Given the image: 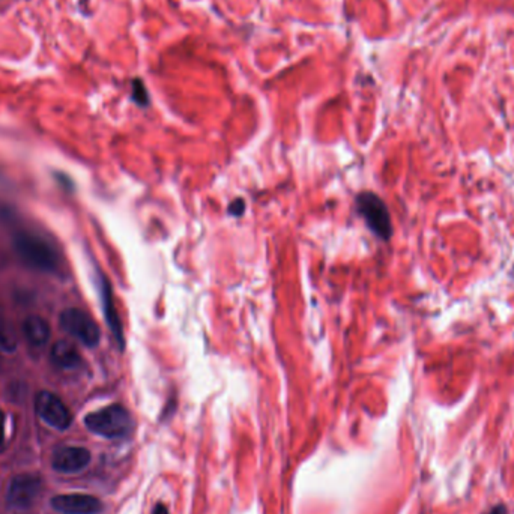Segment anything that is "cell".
Wrapping results in <instances>:
<instances>
[{
	"label": "cell",
	"mask_w": 514,
	"mask_h": 514,
	"mask_svg": "<svg viewBox=\"0 0 514 514\" xmlns=\"http://www.w3.org/2000/svg\"><path fill=\"white\" fill-rule=\"evenodd\" d=\"M52 362L62 370H75L82 367L83 358L75 344L68 340H59L52 346Z\"/></svg>",
	"instance_id": "obj_10"
},
{
	"label": "cell",
	"mask_w": 514,
	"mask_h": 514,
	"mask_svg": "<svg viewBox=\"0 0 514 514\" xmlns=\"http://www.w3.org/2000/svg\"><path fill=\"white\" fill-rule=\"evenodd\" d=\"M43 481L34 473H22L17 476L8 489V504L18 510L31 508L35 501L41 495Z\"/></svg>",
	"instance_id": "obj_6"
},
{
	"label": "cell",
	"mask_w": 514,
	"mask_h": 514,
	"mask_svg": "<svg viewBox=\"0 0 514 514\" xmlns=\"http://www.w3.org/2000/svg\"><path fill=\"white\" fill-rule=\"evenodd\" d=\"M61 325L73 339L80 342L86 348H96L100 344V326L86 311L75 307L66 309L61 314Z\"/></svg>",
	"instance_id": "obj_4"
},
{
	"label": "cell",
	"mask_w": 514,
	"mask_h": 514,
	"mask_svg": "<svg viewBox=\"0 0 514 514\" xmlns=\"http://www.w3.org/2000/svg\"><path fill=\"white\" fill-rule=\"evenodd\" d=\"M85 426L89 432L105 439H125L134 432V420L122 404H110L87 413Z\"/></svg>",
	"instance_id": "obj_2"
},
{
	"label": "cell",
	"mask_w": 514,
	"mask_h": 514,
	"mask_svg": "<svg viewBox=\"0 0 514 514\" xmlns=\"http://www.w3.org/2000/svg\"><path fill=\"white\" fill-rule=\"evenodd\" d=\"M52 507L62 514H100L104 508L100 499L83 493L57 495L52 499Z\"/></svg>",
	"instance_id": "obj_7"
},
{
	"label": "cell",
	"mask_w": 514,
	"mask_h": 514,
	"mask_svg": "<svg viewBox=\"0 0 514 514\" xmlns=\"http://www.w3.org/2000/svg\"><path fill=\"white\" fill-rule=\"evenodd\" d=\"M152 514H170L169 508H167L163 502H158L152 510Z\"/></svg>",
	"instance_id": "obj_14"
},
{
	"label": "cell",
	"mask_w": 514,
	"mask_h": 514,
	"mask_svg": "<svg viewBox=\"0 0 514 514\" xmlns=\"http://www.w3.org/2000/svg\"><path fill=\"white\" fill-rule=\"evenodd\" d=\"M5 413L0 412V447L3 446L5 442Z\"/></svg>",
	"instance_id": "obj_13"
},
{
	"label": "cell",
	"mask_w": 514,
	"mask_h": 514,
	"mask_svg": "<svg viewBox=\"0 0 514 514\" xmlns=\"http://www.w3.org/2000/svg\"><path fill=\"white\" fill-rule=\"evenodd\" d=\"M35 411L44 423L57 430H66L73 423L71 412L66 404L50 391L38 392L35 397Z\"/></svg>",
	"instance_id": "obj_5"
},
{
	"label": "cell",
	"mask_w": 514,
	"mask_h": 514,
	"mask_svg": "<svg viewBox=\"0 0 514 514\" xmlns=\"http://www.w3.org/2000/svg\"><path fill=\"white\" fill-rule=\"evenodd\" d=\"M489 514H507V507L504 506V504H498V506H495L490 510Z\"/></svg>",
	"instance_id": "obj_15"
},
{
	"label": "cell",
	"mask_w": 514,
	"mask_h": 514,
	"mask_svg": "<svg viewBox=\"0 0 514 514\" xmlns=\"http://www.w3.org/2000/svg\"><path fill=\"white\" fill-rule=\"evenodd\" d=\"M23 335L32 348L41 349L50 342V325L41 316L31 314L23 322Z\"/></svg>",
	"instance_id": "obj_11"
},
{
	"label": "cell",
	"mask_w": 514,
	"mask_h": 514,
	"mask_svg": "<svg viewBox=\"0 0 514 514\" xmlns=\"http://www.w3.org/2000/svg\"><path fill=\"white\" fill-rule=\"evenodd\" d=\"M357 212L362 216L369 229L382 241H388L392 236V223L387 205L378 194L364 191L355 200Z\"/></svg>",
	"instance_id": "obj_3"
},
{
	"label": "cell",
	"mask_w": 514,
	"mask_h": 514,
	"mask_svg": "<svg viewBox=\"0 0 514 514\" xmlns=\"http://www.w3.org/2000/svg\"><path fill=\"white\" fill-rule=\"evenodd\" d=\"M100 295H101V304H103V311H104V318L105 322L110 328L112 334L115 335V339L119 344V348L124 349L125 348V337H124V330H122V323L119 319V314H117L116 305L113 301V291L112 286L108 283V280L103 274H100Z\"/></svg>",
	"instance_id": "obj_9"
},
{
	"label": "cell",
	"mask_w": 514,
	"mask_h": 514,
	"mask_svg": "<svg viewBox=\"0 0 514 514\" xmlns=\"http://www.w3.org/2000/svg\"><path fill=\"white\" fill-rule=\"evenodd\" d=\"M245 212V202L242 199H236L229 206V214L235 216H241Z\"/></svg>",
	"instance_id": "obj_12"
},
{
	"label": "cell",
	"mask_w": 514,
	"mask_h": 514,
	"mask_svg": "<svg viewBox=\"0 0 514 514\" xmlns=\"http://www.w3.org/2000/svg\"><path fill=\"white\" fill-rule=\"evenodd\" d=\"M17 256L29 268L59 274L62 270V257L57 247L45 235L29 229H20L13 236Z\"/></svg>",
	"instance_id": "obj_1"
},
{
	"label": "cell",
	"mask_w": 514,
	"mask_h": 514,
	"mask_svg": "<svg viewBox=\"0 0 514 514\" xmlns=\"http://www.w3.org/2000/svg\"><path fill=\"white\" fill-rule=\"evenodd\" d=\"M91 463V451L83 447L59 448L52 460L53 468L64 473H75L83 471Z\"/></svg>",
	"instance_id": "obj_8"
}]
</instances>
